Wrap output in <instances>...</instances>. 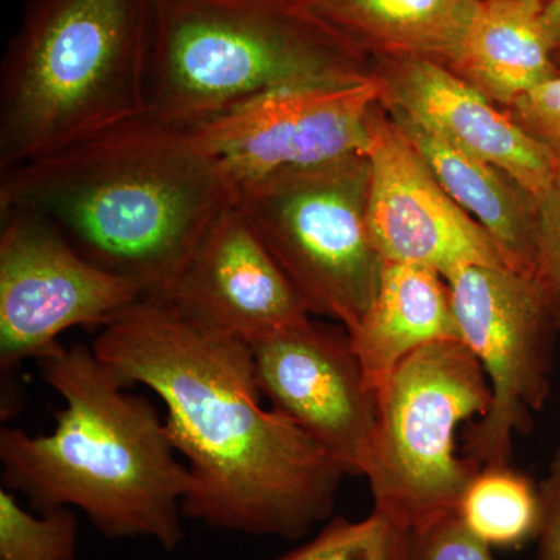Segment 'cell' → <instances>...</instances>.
<instances>
[{"instance_id": "5", "label": "cell", "mask_w": 560, "mask_h": 560, "mask_svg": "<svg viewBox=\"0 0 560 560\" xmlns=\"http://www.w3.org/2000/svg\"><path fill=\"white\" fill-rule=\"evenodd\" d=\"M151 0H27L0 66V171L147 113Z\"/></svg>"}, {"instance_id": "26", "label": "cell", "mask_w": 560, "mask_h": 560, "mask_svg": "<svg viewBox=\"0 0 560 560\" xmlns=\"http://www.w3.org/2000/svg\"><path fill=\"white\" fill-rule=\"evenodd\" d=\"M544 18L550 33L552 58L560 72V0L545 2Z\"/></svg>"}, {"instance_id": "22", "label": "cell", "mask_w": 560, "mask_h": 560, "mask_svg": "<svg viewBox=\"0 0 560 560\" xmlns=\"http://www.w3.org/2000/svg\"><path fill=\"white\" fill-rule=\"evenodd\" d=\"M534 264L560 335V183L536 195Z\"/></svg>"}, {"instance_id": "9", "label": "cell", "mask_w": 560, "mask_h": 560, "mask_svg": "<svg viewBox=\"0 0 560 560\" xmlns=\"http://www.w3.org/2000/svg\"><path fill=\"white\" fill-rule=\"evenodd\" d=\"M0 371L43 359L73 327L103 329L142 300L138 283L92 264L46 217L0 209Z\"/></svg>"}, {"instance_id": "11", "label": "cell", "mask_w": 560, "mask_h": 560, "mask_svg": "<svg viewBox=\"0 0 560 560\" xmlns=\"http://www.w3.org/2000/svg\"><path fill=\"white\" fill-rule=\"evenodd\" d=\"M261 396L323 445L348 477H363L378 415L349 331L313 316L249 345Z\"/></svg>"}, {"instance_id": "16", "label": "cell", "mask_w": 560, "mask_h": 560, "mask_svg": "<svg viewBox=\"0 0 560 560\" xmlns=\"http://www.w3.org/2000/svg\"><path fill=\"white\" fill-rule=\"evenodd\" d=\"M386 110L444 190L492 238L506 267L536 278V195L510 173L453 149L410 117Z\"/></svg>"}, {"instance_id": "19", "label": "cell", "mask_w": 560, "mask_h": 560, "mask_svg": "<svg viewBox=\"0 0 560 560\" xmlns=\"http://www.w3.org/2000/svg\"><path fill=\"white\" fill-rule=\"evenodd\" d=\"M540 488L510 466H485L464 492L458 515L490 548H521L539 533Z\"/></svg>"}, {"instance_id": "25", "label": "cell", "mask_w": 560, "mask_h": 560, "mask_svg": "<svg viewBox=\"0 0 560 560\" xmlns=\"http://www.w3.org/2000/svg\"><path fill=\"white\" fill-rule=\"evenodd\" d=\"M540 501L536 560H560V442L547 478L540 485Z\"/></svg>"}, {"instance_id": "4", "label": "cell", "mask_w": 560, "mask_h": 560, "mask_svg": "<svg viewBox=\"0 0 560 560\" xmlns=\"http://www.w3.org/2000/svg\"><path fill=\"white\" fill-rule=\"evenodd\" d=\"M375 77L374 61L311 0H151L147 114L195 127L301 84Z\"/></svg>"}, {"instance_id": "24", "label": "cell", "mask_w": 560, "mask_h": 560, "mask_svg": "<svg viewBox=\"0 0 560 560\" xmlns=\"http://www.w3.org/2000/svg\"><path fill=\"white\" fill-rule=\"evenodd\" d=\"M410 560H493L492 548L466 528L458 512L411 530Z\"/></svg>"}, {"instance_id": "23", "label": "cell", "mask_w": 560, "mask_h": 560, "mask_svg": "<svg viewBox=\"0 0 560 560\" xmlns=\"http://www.w3.org/2000/svg\"><path fill=\"white\" fill-rule=\"evenodd\" d=\"M506 110L550 154L556 183H560V73Z\"/></svg>"}, {"instance_id": "1", "label": "cell", "mask_w": 560, "mask_h": 560, "mask_svg": "<svg viewBox=\"0 0 560 560\" xmlns=\"http://www.w3.org/2000/svg\"><path fill=\"white\" fill-rule=\"evenodd\" d=\"M128 386L153 390L189 464L184 517L296 540L334 512L346 475L296 423L264 410L248 342L201 329L167 301L142 298L92 342Z\"/></svg>"}, {"instance_id": "20", "label": "cell", "mask_w": 560, "mask_h": 560, "mask_svg": "<svg viewBox=\"0 0 560 560\" xmlns=\"http://www.w3.org/2000/svg\"><path fill=\"white\" fill-rule=\"evenodd\" d=\"M77 540L72 508L28 512L0 488V560H77Z\"/></svg>"}, {"instance_id": "21", "label": "cell", "mask_w": 560, "mask_h": 560, "mask_svg": "<svg viewBox=\"0 0 560 560\" xmlns=\"http://www.w3.org/2000/svg\"><path fill=\"white\" fill-rule=\"evenodd\" d=\"M411 530L382 512L352 522L335 517L315 539L279 560H410Z\"/></svg>"}, {"instance_id": "15", "label": "cell", "mask_w": 560, "mask_h": 560, "mask_svg": "<svg viewBox=\"0 0 560 560\" xmlns=\"http://www.w3.org/2000/svg\"><path fill=\"white\" fill-rule=\"evenodd\" d=\"M366 381L381 394L397 366L425 346L460 341L451 290L438 272L415 265H383L377 293L350 331Z\"/></svg>"}, {"instance_id": "2", "label": "cell", "mask_w": 560, "mask_h": 560, "mask_svg": "<svg viewBox=\"0 0 560 560\" xmlns=\"http://www.w3.org/2000/svg\"><path fill=\"white\" fill-rule=\"evenodd\" d=\"M234 191L197 132L145 113L5 168L0 209L46 217L81 256L164 300Z\"/></svg>"}, {"instance_id": "17", "label": "cell", "mask_w": 560, "mask_h": 560, "mask_svg": "<svg viewBox=\"0 0 560 560\" xmlns=\"http://www.w3.org/2000/svg\"><path fill=\"white\" fill-rule=\"evenodd\" d=\"M547 0H481L452 72L506 110L559 75L545 24Z\"/></svg>"}, {"instance_id": "7", "label": "cell", "mask_w": 560, "mask_h": 560, "mask_svg": "<svg viewBox=\"0 0 560 560\" xmlns=\"http://www.w3.org/2000/svg\"><path fill=\"white\" fill-rule=\"evenodd\" d=\"M490 404L486 372L463 341L434 342L401 361L378 394L363 471L374 511L408 530L456 514L481 469L458 455V430Z\"/></svg>"}, {"instance_id": "14", "label": "cell", "mask_w": 560, "mask_h": 560, "mask_svg": "<svg viewBox=\"0 0 560 560\" xmlns=\"http://www.w3.org/2000/svg\"><path fill=\"white\" fill-rule=\"evenodd\" d=\"M385 108L410 117L453 149L495 165L537 195L556 183L550 154L451 69L420 58H378Z\"/></svg>"}, {"instance_id": "18", "label": "cell", "mask_w": 560, "mask_h": 560, "mask_svg": "<svg viewBox=\"0 0 560 560\" xmlns=\"http://www.w3.org/2000/svg\"><path fill=\"white\" fill-rule=\"evenodd\" d=\"M372 61L420 58L451 68L481 0H311Z\"/></svg>"}, {"instance_id": "3", "label": "cell", "mask_w": 560, "mask_h": 560, "mask_svg": "<svg viewBox=\"0 0 560 560\" xmlns=\"http://www.w3.org/2000/svg\"><path fill=\"white\" fill-rule=\"evenodd\" d=\"M38 368L65 407L50 434L0 430L3 488L35 512L80 510L108 539L143 537L175 550L191 477L160 412L88 346L60 345Z\"/></svg>"}, {"instance_id": "8", "label": "cell", "mask_w": 560, "mask_h": 560, "mask_svg": "<svg viewBox=\"0 0 560 560\" xmlns=\"http://www.w3.org/2000/svg\"><path fill=\"white\" fill-rule=\"evenodd\" d=\"M460 341L480 361L492 404L463 430V455L478 466H510L515 434L530 433L551 390L559 335L534 276L508 267L463 268L445 279Z\"/></svg>"}, {"instance_id": "6", "label": "cell", "mask_w": 560, "mask_h": 560, "mask_svg": "<svg viewBox=\"0 0 560 560\" xmlns=\"http://www.w3.org/2000/svg\"><path fill=\"white\" fill-rule=\"evenodd\" d=\"M370 184V158L352 154L238 184L232 200L307 312L349 334L385 265L368 224Z\"/></svg>"}, {"instance_id": "12", "label": "cell", "mask_w": 560, "mask_h": 560, "mask_svg": "<svg viewBox=\"0 0 560 560\" xmlns=\"http://www.w3.org/2000/svg\"><path fill=\"white\" fill-rule=\"evenodd\" d=\"M368 224L383 261L451 278L463 268L506 267L499 248L430 171L378 101L371 113Z\"/></svg>"}, {"instance_id": "10", "label": "cell", "mask_w": 560, "mask_h": 560, "mask_svg": "<svg viewBox=\"0 0 560 560\" xmlns=\"http://www.w3.org/2000/svg\"><path fill=\"white\" fill-rule=\"evenodd\" d=\"M377 77L279 88L190 127L235 187L283 168L368 154Z\"/></svg>"}, {"instance_id": "13", "label": "cell", "mask_w": 560, "mask_h": 560, "mask_svg": "<svg viewBox=\"0 0 560 560\" xmlns=\"http://www.w3.org/2000/svg\"><path fill=\"white\" fill-rule=\"evenodd\" d=\"M164 301L195 326L248 345L312 316L234 202L209 224Z\"/></svg>"}]
</instances>
